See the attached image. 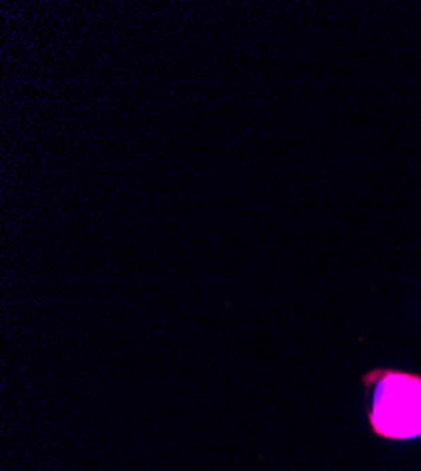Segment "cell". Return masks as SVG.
Listing matches in <instances>:
<instances>
[{
  "mask_svg": "<svg viewBox=\"0 0 421 471\" xmlns=\"http://www.w3.org/2000/svg\"><path fill=\"white\" fill-rule=\"evenodd\" d=\"M370 432L387 441L421 437V375L397 368H372L361 377Z\"/></svg>",
  "mask_w": 421,
  "mask_h": 471,
  "instance_id": "1",
  "label": "cell"
}]
</instances>
